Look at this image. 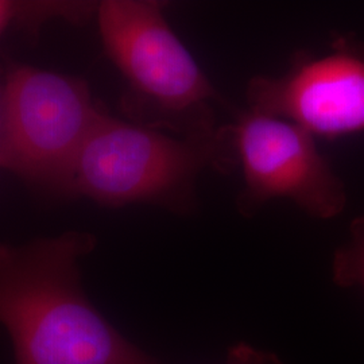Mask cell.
<instances>
[{
    "label": "cell",
    "mask_w": 364,
    "mask_h": 364,
    "mask_svg": "<svg viewBox=\"0 0 364 364\" xmlns=\"http://www.w3.org/2000/svg\"><path fill=\"white\" fill-rule=\"evenodd\" d=\"M95 247L93 235L77 231L0 243V326L15 364H158L87 297L78 262Z\"/></svg>",
    "instance_id": "1"
},
{
    "label": "cell",
    "mask_w": 364,
    "mask_h": 364,
    "mask_svg": "<svg viewBox=\"0 0 364 364\" xmlns=\"http://www.w3.org/2000/svg\"><path fill=\"white\" fill-rule=\"evenodd\" d=\"M237 168L231 126L181 136L112 117L107 111L82 146L65 197L107 208L150 204L171 212L196 208V183L208 170Z\"/></svg>",
    "instance_id": "2"
},
{
    "label": "cell",
    "mask_w": 364,
    "mask_h": 364,
    "mask_svg": "<svg viewBox=\"0 0 364 364\" xmlns=\"http://www.w3.org/2000/svg\"><path fill=\"white\" fill-rule=\"evenodd\" d=\"M156 0L97 1L105 54L126 81L129 120L174 135L219 130L212 103L219 93L176 34Z\"/></svg>",
    "instance_id": "3"
},
{
    "label": "cell",
    "mask_w": 364,
    "mask_h": 364,
    "mask_svg": "<svg viewBox=\"0 0 364 364\" xmlns=\"http://www.w3.org/2000/svg\"><path fill=\"white\" fill-rule=\"evenodd\" d=\"M0 117V169L65 196L78 154L105 115L88 82L16 64L6 73Z\"/></svg>",
    "instance_id": "4"
},
{
    "label": "cell",
    "mask_w": 364,
    "mask_h": 364,
    "mask_svg": "<svg viewBox=\"0 0 364 364\" xmlns=\"http://www.w3.org/2000/svg\"><path fill=\"white\" fill-rule=\"evenodd\" d=\"M231 126L243 188L237 210L251 218L269 201L289 200L309 216L329 220L347 205L344 182L299 124L252 109L239 112Z\"/></svg>",
    "instance_id": "5"
},
{
    "label": "cell",
    "mask_w": 364,
    "mask_h": 364,
    "mask_svg": "<svg viewBox=\"0 0 364 364\" xmlns=\"http://www.w3.org/2000/svg\"><path fill=\"white\" fill-rule=\"evenodd\" d=\"M248 109L282 117L316 138L364 132V42L338 36L323 54L301 52L281 76L248 81Z\"/></svg>",
    "instance_id": "6"
},
{
    "label": "cell",
    "mask_w": 364,
    "mask_h": 364,
    "mask_svg": "<svg viewBox=\"0 0 364 364\" xmlns=\"http://www.w3.org/2000/svg\"><path fill=\"white\" fill-rule=\"evenodd\" d=\"M96 9L97 1L0 0V37L13 25L34 31L53 19L81 23L95 16Z\"/></svg>",
    "instance_id": "7"
},
{
    "label": "cell",
    "mask_w": 364,
    "mask_h": 364,
    "mask_svg": "<svg viewBox=\"0 0 364 364\" xmlns=\"http://www.w3.org/2000/svg\"><path fill=\"white\" fill-rule=\"evenodd\" d=\"M332 277L338 287L364 290V213L352 220L347 243L336 250Z\"/></svg>",
    "instance_id": "8"
},
{
    "label": "cell",
    "mask_w": 364,
    "mask_h": 364,
    "mask_svg": "<svg viewBox=\"0 0 364 364\" xmlns=\"http://www.w3.org/2000/svg\"><path fill=\"white\" fill-rule=\"evenodd\" d=\"M227 364H284L272 352L259 351L254 347L240 343L228 352Z\"/></svg>",
    "instance_id": "9"
},
{
    "label": "cell",
    "mask_w": 364,
    "mask_h": 364,
    "mask_svg": "<svg viewBox=\"0 0 364 364\" xmlns=\"http://www.w3.org/2000/svg\"><path fill=\"white\" fill-rule=\"evenodd\" d=\"M1 105H3V90L0 85V117H1Z\"/></svg>",
    "instance_id": "10"
}]
</instances>
